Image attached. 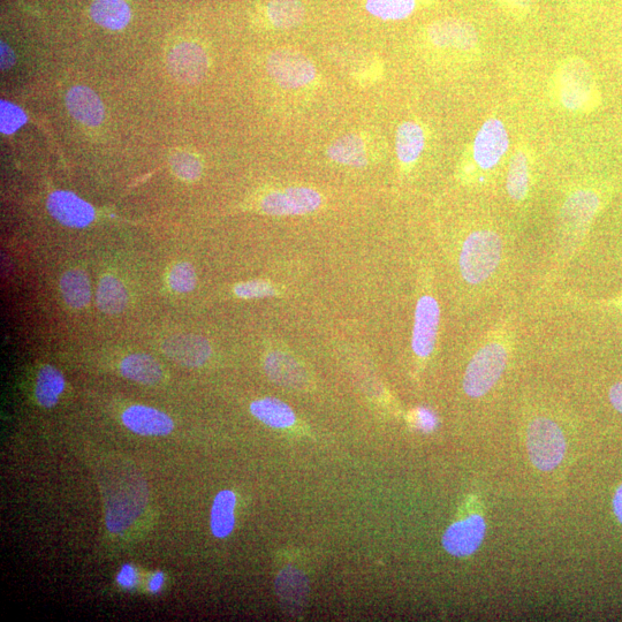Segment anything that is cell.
I'll list each match as a JSON object with an SVG mask.
<instances>
[{
	"label": "cell",
	"mask_w": 622,
	"mask_h": 622,
	"mask_svg": "<svg viewBox=\"0 0 622 622\" xmlns=\"http://www.w3.org/2000/svg\"><path fill=\"white\" fill-rule=\"evenodd\" d=\"M416 0H367L366 10L384 21L404 20L414 13Z\"/></svg>",
	"instance_id": "31"
},
{
	"label": "cell",
	"mask_w": 622,
	"mask_h": 622,
	"mask_svg": "<svg viewBox=\"0 0 622 622\" xmlns=\"http://www.w3.org/2000/svg\"><path fill=\"white\" fill-rule=\"evenodd\" d=\"M503 242L489 230L470 233L462 244L459 265L462 278L470 285L489 279L502 260Z\"/></svg>",
	"instance_id": "3"
},
{
	"label": "cell",
	"mask_w": 622,
	"mask_h": 622,
	"mask_svg": "<svg viewBox=\"0 0 622 622\" xmlns=\"http://www.w3.org/2000/svg\"><path fill=\"white\" fill-rule=\"evenodd\" d=\"M611 404L622 414V382L614 384L609 393Z\"/></svg>",
	"instance_id": "38"
},
{
	"label": "cell",
	"mask_w": 622,
	"mask_h": 622,
	"mask_svg": "<svg viewBox=\"0 0 622 622\" xmlns=\"http://www.w3.org/2000/svg\"><path fill=\"white\" fill-rule=\"evenodd\" d=\"M264 370L273 383L284 388L301 390L309 384V376L301 362L293 355L273 351L264 360Z\"/></svg>",
	"instance_id": "14"
},
{
	"label": "cell",
	"mask_w": 622,
	"mask_h": 622,
	"mask_svg": "<svg viewBox=\"0 0 622 622\" xmlns=\"http://www.w3.org/2000/svg\"><path fill=\"white\" fill-rule=\"evenodd\" d=\"M270 77L284 89H299L316 78V68L301 52L292 49L273 51L268 58Z\"/></svg>",
	"instance_id": "6"
},
{
	"label": "cell",
	"mask_w": 622,
	"mask_h": 622,
	"mask_svg": "<svg viewBox=\"0 0 622 622\" xmlns=\"http://www.w3.org/2000/svg\"><path fill=\"white\" fill-rule=\"evenodd\" d=\"M599 208V197L593 191L573 193L561 209V226L568 232H580L587 229Z\"/></svg>",
	"instance_id": "16"
},
{
	"label": "cell",
	"mask_w": 622,
	"mask_h": 622,
	"mask_svg": "<svg viewBox=\"0 0 622 622\" xmlns=\"http://www.w3.org/2000/svg\"><path fill=\"white\" fill-rule=\"evenodd\" d=\"M163 351L169 359L186 367H201L211 355L206 338L195 335H178L165 340Z\"/></svg>",
	"instance_id": "15"
},
{
	"label": "cell",
	"mask_w": 622,
	"mask_h": 622,
	"mask_svg": "<svg viewBox=\"0 0 622 622\" xmlns=\"http://www.w3.org/2000/svg\"><path fill=\"white\" fill-rule=\"evenodd\" d=\"M234 293L241 299H261L276 295V287L265 280H250L234 287Z\"/></svg>",
	"instance_id": "35"
},
{
	"label": "cell",
	"mask_w": 622,
	"mask_h": 622,
	"mask_svg": "<svg viewBox=\"0 0 622 622\" xmlns=\"http://www.w3.org/2000/svg\"><path fill=\"white\" fill-rule=\"evenodd\" d=\"M164 581H165L164 574L161 572L156 573L153 576V579H151L149 583V589L151 593H154V594L158 593V591L162 589Z\"/></svg>",
	"instance_id": "40"
},
{
	"label": "cell",
	"mask_w": 622,
	"mask_h": 622,
	"mask_svg": "<svg viewBox=\"0 0 622 622\" xmlns=\"http://www.w3.org/2000/svg\"><path fill=\"white\" fill-rule=\"evenodd\" d=\"M169 284L174 292H192L196 286V273L193 265L182 262L173 267L169 276Z\"/></svg>",
	"instance_id": "33"
},
{
	"label": "cell",
	"mask_w": 622,
	"mask_h": 622,
	"mask_svg": "<svg viewBox=\"0 0 622 622\" xmlns=\"http://www.w3.org/2000/svg\"><path fill=\"white\" fill-rule=\"evenodd\" d=\"M90 15L97 25L121 30L130 24L132 12L125 0H95L90 7Z\"/></svg>",
	"instance_id": "23"
},
{
	"label": "cell",
	"mask_w": 622,
	"mask_h": 622,
	"mask_svg": "<svg viewBox=\"0 0 622 622\" xmlns=\"http://www.w3.org/2000/svg\"><path fill=\"white\" fill-rule=\"evenodd\" d=\"M9 56H14L12 51L2 43V67L9 68L14 64V59L9 58Z\"/></svg>",
	"instance_id": "41"
},
{
	"label": "cell",
	"mask_w": 622,
	"mask_h": 622,
	"mask_svg": "<svg viewBox=\"0 0 622 622\" xmlns=\"http://www.w3.org/2000/svg\"><path fill=\"white\" fill-rule=\"evenodd\" d=\"M105 475L102 491L106 528L113 534L123 533L146 510L147 483L136 470L124 464H116V472L106 470Z\"/></svg>",
	"instance_id": "1"
},
{
	"label": "cell",
	"mask_w": 622,
	"mask_h": 622,
	"mask_svg": "<svg viewBox=\"0 0 622 622\" xmlns=\"http://www.w3.org/2000/svg\"><path fill=\"white\" fill-rule=\"evenodd\" d=\"M60 291L68 306L74 309L85 308L91 295L87 273L80 269L65 272L60 279Z\"/></svg>",
	"instance_id": "27"
},
{
	"label": "cell",
	"mask_w": 622,
	"mask_h": 622,
	"mask_svg": "<svg viewBox=\"0 0 622 622\" xmlns=\"http://www.w3.org/2000/svg\"><path fill=\"white\" fill-rule=\"evenodd\" d=\"M235 505L237 497L231 490L219 492L211 508V532L217 538L229 537L235 526Z\"/></svg>",
	"instance_id": "25"
},
{
	"label": "cell",
	"mask_w": 622,
	"mask_h": 622,
	"mask_svg": "<svg viewBox=\"0 0 622 622\" xmlns=\"http://www.w3.org/2000/svg\"><path fill=\"white\" fill-rule=\"evenodd\" d=\"M527 449L533 465L543 472L556 469L564 460L566 441L556 422L536 419L527 430Z\"/></svg>",
	"instance_id": "5"
},
{
	"label": "cell",
	"mask_w": 622,
	"mask_h": 622,
	"mask_svg": "<svg viewBox=\"0 0 622 622\" xmlns=\"http://www.w3.org/2000/svg\"><path fill=\"white\" fill-rule=\"evenodd\" d=\"M169 66L174 78L187 85H195L207 74L209 62L206 51L200 45L186 42L171 51Z\"/></svg>",
	"instance_id": "10"
},
{
	"label": "cell",
	"mask_w": 622,
	"mask_h": 622,
	"mask_svg": "<svg viewBox=\"0 0 622 622\" xmlns=\"http://www.w3.org/2000/svg\"><path fill=\"white\" fill-rule=\"evenodd\" d=\"M441 323V308L431 295L417 301L414 317L412 347L416 356L427 359L434 352Z\"/></svg>",
	"instance_id": "9"
},
{
	"label": "cell",
	"mask_w": 622,
	"mask_h": 622,
	"mask_svg": "<svg viewBox=\"0 0 622 622\" xmlns=\"http://www.w3.org/2000/svg\"><path fill=\"white\" fill-rule=\"evenodd\" d=\"M276 589L287 608H301L308 594V582L297 568L287 567L278 575Z\"/></svg>",
	"instance_id": "24"
},
{
	"label": "cell",
	"mask_w": 622,
	"mask_h": 622,
	"mask_svg": "<svg viewBox=\"0 0 622 622\" xmlns=\"http://www.w3.org/2000/svg\"><path fill=\"white\" fill-rule=\"evenodd\" d=\"M48 209L57 222L73 229H83L95 219L94 208L71 192L52 193L49 196Z\"/></svg>",
	"instance_id": "13"
},
{
	"label": "cell",
	"mask_w": 622,
	"mask_h": 622,
	"mask_svg": "<svg viewBox=\"0 0 622 622\" xmlns=\"http://www.w3.org/2000/svg\"><path fill=\"white\" fill-rule=\"evenodd\" d=\"M553 90L563 108L588 112L598 104V90L593 72L584 60L571 58L553 75Z\"/></svg>",
	"instance_id": "2"
},
{
	"label": "cell",
	"mask_w": 622,
	"mask_h": 622,
	"mask_svg": "<svg viewBox=\"0 0 622 622\" xmlns=\"http://www.w3.org/2000/svg\"><path fill=\"white\" fill-rule=\"evenodd\" d=\"M322 202V195L313 188L288 187L265 195L260 208L270 216H301L316 211Z\"/></svg>",
	"instance_id": "7"
},
{
	"label": "cell",
	"mask_w": 622,
	"mask_h": 622,
	"mask_svg": "<svg viewBox=\"0 0 622 622\" xmlns=\"http://www.w3.org/2000/svg\"><path fill=\"white\" fill-rule=\"evenodd\" d=\"M171 168L177 177L186 181L199 179L202 173V164L199 158L184 153V151L171 157Z\"/></svg>",
	"instance_id": "32"
},
{
	"label": "cell",
	"mask_w": 622,
	"mask_h": 622,
	"mask_svg": "<svg viewBox=\"0 0 622 622\" xmlns=\"http://www.w3.org/2000/svg\"><path fill=\"white\" fill-rule=\"evenodd\" d=\"M0 105V131L3 134H13L26 124L27 116L19 106L5 101Z\"/></svg>",
	"instance_id": "34"
},
{
	"label": "cell",
	"mask_w": 622,
	"mask_h": 622,
	"mask_svg": "<svg viewBox=\"0 0 622 622\" xmlns=\"http://www.w3.org/2000/svg\"><path fill=\"white\" fill-rule=\"evenodd\" d=\"M426 146V134L414 121L402 123L396 135V150L399 161L411 165L420 158Z\"/></svg>",
	"instance_id": "22"
},
{
	"label": "cell",
	"mask_w": 622,
	"mask_h": 622,
	"mask_svg": "<svg viewBox=\"0 0 622 622\" xmlns=\"http://www.w3.org/2000/svg\"><path fill=\"white\" fill-rule=\"evenodd\" d=\"M96 300L98 308L103 313L116 315L126 309L128 293L119 279L113 276H105L98 285Z\"/></svg>",
	"instance_id": "26"
},
{
	"label": "cell",
	"mask_w": 622,
	"mask_h": 622,
	"mask_svg": "<svg viewBox=\"0 0 622 622\" xmlns=\"http://www.w3.org/2000/svg\"><path fill=\"white\" fill-rule=\"evenodd\" d=\"M613 510L616 513V517L622 525V484L617 489L616 495L613 498Z\"/></svg>",
	"instance_id": "39"
},
{
	"label": "cell",
	"mask_w": 622,
	"mask_h": 622,
	"mask_svg": "<svg viewBox=\"0 0 622 622\" xmlns=\"http://www.w3.org/2000/svg\"><path fill=\"white\" fill-rule=\"evenodd\" d=\"M428 37L436 47L462 51L473 50L479 43L476 28L466 20L455 18L435 21L428 28Z\"/></svg>",
	"instance_id": "11"
},
{
	"label": "cell",
	"mask_w": 622,
	"mask_h": 622,
	"mask_svg": "<svg viewBox=\"0 0 622 622\" xmlns=\"http://www.w3.org/2000/svg\"><path fill=\"white\" fill-rule=\"evenodd\" d=\"M331 161L352 168H364L368 165L366 144L361 136L348 134L333 142L326 150Z\"/></svg>",
	"instance_id": "21"
},
{
	"label": "cell",
	"mask_w": 622,
	"mask_h": 622,
	"mask_svg": "<svg viewBox=\"0 0 622 622\" xmlns=\"http://www.w3.org/2000/svg\"><path fill=\"white\" fill-rule=\"evenodd\" d=\"M65 390V379L58 369L52 366L41 368L36 382V399L45 408H52L58 404L59 397Z\"/></svg>",
	"instance_id": "28"
},
{
	"label": "cell",
	"mask_w": 622,
	"mask_h": 622,
	"mask_svg": "<svg viewBox=\"0 0 622 622\" xmlns=\"http://www.w3.org/2000/svg\"><path fill=\"white\" fill-rule=\"evenodd\" d=\"M250 412L265 426L273 429H286L297 421L293 409L276 398H263L250 405Z\"/></svg>",
	"instance_id": "19"
},
{
	"label": "cell",
	"mask_w": 622,
	"mask_h": 622,
	"mask_svg": "<svg viewBox=\"0 0 622 622\" xmlns=\"http://www.w3.org/2000/svg\"><path fill=\"white\" fill-rule=\"evenodd\" d=\"M123 376L144 385H155L162 381L163 369L153 356L147 354L128 355L120 364Z\"/></svg>",
	"instance_id": "20"
},
{
	"label": "cell",
	"mask_w": 622,
	"mask_h": 622,
	"mask_svg": "<svg viewBox=\"0 0 622 622\" xmlns=\"http://www.w3.org/2000/svg\"><path fill=\"white\" fill-rule=\"evenodd\" d=\"M117 582L121 587L132 589L138 583V573H136L133 566L124 565L117 576Z\"/></svg>",
	"instance_id": "37"
},
{
	"label": "cell",
	"mask_w": 622,
	"mask_h": 622,
	"mask_svg": "<svg viewBox=\"0 0 622 622\" xmlns=\"http://www.w3.org/2000/svg\"><path fill=\"white\" fill-rule=\"evenodd\" d=\"M68 111L79 123L98 126L104 118V106L93 90L83 86L73 87L66 97Z\"/></svg>",
	"instance_id": "18"
},
{
	"label": "cell",
	"mask_w": 622,
	"mask_h": 622,
	"mask_svg": "<svg viewBox=\"0 0 622 622\" xmlns=\"http://www.w3.org/2000/svg\"><path fill=\"white\" fill-rule=\"evenodd\" d=\"M417 427L424 432H430L437 426V417L427 408L417 409L416 412Z\"/></svg>",
	"instance_id": "36"
},
{
	"label": "cell",
	"mask_w": 622,
	"mask_h": 622,
	"mask_svg": "<svg viewBox=\"0 0 622 622\" xmlns=\"http://www.w3.org/2000/svg\"><path fill=\"white\" fill-rule=\"evenodd\" d=\"M506 188L508 195L514 201L525 200L529 191L528 158L523 151L515 153L508 166Z\"/></svg>",
	"instance_id": "30"
},
{
	"label": "cell",
	"mask_w": 622,
	"mask_h": 622,
	"mask_svg": "<svg viewBox=\"0 0 622 622\" xmlns=\"http://www.w3.org/2000/svg\"><path fill=\"white\" fill-rule=\"evenodd\" d=\"M267 14L276 28L291 29L302 24L306 10L300 0H270Z\"/></svg>",
	"instance_id": "29"
},
{
	"label": "cell",
	"mask_w": 622,
	"mask_h": 622,
	"mask_svg": "<svg viewBox=\"0 0 622 622\" xmlns=\"http://www.w3.org/2000/svg\"><path fill=\"white\" fill-rule=\"evenodd\" d=\"M487 525L480 515L453 523L443 536L444 549L454 557H467L480 548Z\"/></svg>",
	"instance_id": "12"
},
{
	"label": "cell",
	"mask_w": 622,
	"mask_h": 622,
	"mask_svg": "<svg viewBox=\"0 0 622 622\" xmlns=\"http://www.w3.org/2000/svg\"><path fill=\"white\" fill-rule=\"evenodd\" d=\"M508 360L505 345L493 341L481 348L469 362L465 378L464 390L470 398L485 396L502 377Z\"/></svg>",
	"instance_id": "4"
},
{
	"label": "cell",
	"mask_w": 622,
	"mask_h": 622,
	"mask_svg": "<svg viewBox=\"0 0 622 622\" xmlns=\"http://www.w3.org/2000/svg\"><path fill=\"white\" fill-rule=\"evenodd\" d=\"M123 422L127 429L141 436H168L174 429V423L169 415L141 405L126 409Z\"/></svg>",
	"instance_id": "17"
},
{
	"label": "cell",
	"mask_w": 622,
	"mask_h": 622,
	"mask_svg": "<svg viewBox=\"0 0 622 622\" xmlns=\"http://www.w3.org/2000/svg\"><path fill=\"white\" fill-rule=\"evenodd\" d=\"M510 148V136L502 120L491 118L477 132L473 144L474 161L482 170H492Z\"/></svg>",
	"instance_id": "8"
}]
</instances>
